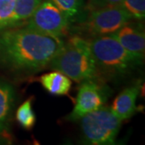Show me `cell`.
<instances>
[{"instance_id": "cell-2", "label": "cell", "mask_w": 145, "mask_h": 145, "mask_svg": "<svg viewBox=\"0 0 145 145\" xmlns=\"http://www.w3.org/2000/svg\"><path fill=\"white\" fill-rule=\"evenodd\" d=\"M48 65L76 82L94 79L99 73L89 40L79 36H72L64 43Z\"/></svg>"}, {"instance_id": "cell-10", "label": "cell", "mask_w": 145, "mask_h": 145, "mask_svg": "<svg viewBox=\"0 0 145 145\" xmlns=\"http://www.w3.org/2000/svg\"><path fill=\"white\" fill-rule=\"evenodd\" d=\"M39 82L48 93L59 96L68 94L72 86L71 79L57 70L43 74Z\"/></svg>"}, {"instance_id": "cell-18", "label": "cell", "mask_w": 145, "mask_h": 145, "mask_svg": "<svg viewBox=\"0 0 145 145\" xmlns=\"http://www.w3.org/2000/svg\"><path fill=\"white\" fill-rule=\"evenodd\" d=\"M12 139L10 134L7 133V131L0 132V144H10Z\"/></svg>"}, {"instance_id": "cell-12", "label": "cell", "mask_w": 145, "mask_h": 145, "mask_svg": "<svg viewBox=\"0 0 145 145\" xmlns=\"http://www.w3.org/2000/svg\"><path fill=\"white\" fill-rule=\"evenodd\" d=\"M15 99V90L10 83L0 80V132L7 131V119Z\"/></svg>"}, {"instance_id": "cell-6", "label": "cell", "mask_w": 145, "mask_h": 145, "mask_svg": "<svg viewBox=\"0 0 145 145\" xmlns=\"http://www.w3.org/2000/svg\"><path fill=\"white\" fill-rule=\"evenodd\" d=\"M25 25L43 35L61 39L70 30L71 22L57 6L48 0L40 3Z\"/></svg>"}, {"instance_id": "cell-11", "label": "cell", "mask_w": 145, "mask_h": 145, "mask_svg": "<svg viewBox=\"0 0 145 145\" xmlns=\"http://www.w3.org/2000/svg\"><path fill=\"white\" fill-rule=\"evenodd\" d=\"M42 0H16L13 14L7 28L20 27L33 14Z\"/></svg>"}, {"instance_id": "cell-4", "label": "cell", "mask_w": 145, "mask_h": 145, "mask_svg": "<svg viewBox=\"0 0 145 145\" xmlns=\"http://www.w3.org/2000/svg\"><path fill=\"white\" fill-rule=\"evenodd\" d=\"M80 120L83 142L93 145L114 144L123 122L107 106L89 112Z\"/></svg>"}, {"instance_id": "cell-8", "label": "cell", "mask_w": 145, "mask_h": 145, "mask_svg": "<svg viewBox=\"0 0 145 145\" xmlns=\"http://www.w3.org/2000/svg\"><path fill=\"white\" fill-rule=\"evenodd\" d=\"M110 35L129 52L144 56L145 33L141 24L129 21Z\"/></svg>"}, {"instance_id": "cell-13", "label": "cell", "mask_w": 145, "mask_h": 145, "mask_svg": "<svg viewBox=\"0 0 145 145\" xmlns=\"http://www.w3.org/2000/svg\"><path fill=\"white\" fill-rule=\"evenodd\" d=\"M67 16L71 23L84 19L83 0H49Z\"/></svg>"}, {"instance_id": "cell-16", "label": "cell", "mask_w": 145, "mask_h": 145, "mask_svg": "<svg viewBox=\"0 0 145 145\" xmlns=\"http://www.w3.org/2000/svg\"><path fill=\"white\" fill-rule=\"evenodd\" d=\"M16 0H0V30L7 27L13 14Z\"/></svg>"}, {"instance_id": "cell-15", "label": "cell", "mask_w": 145, "mask_h": 145, "mask_svg": "<svg viewBox=\"0 0 145 145\" xmlns=\"http://www.w3.org/2000/svg\"><path fill=\"white\" fill-rule=\"evenodd\" d=\"M120 6L132 19L144 20L145 17V0H123Z\"/></svg>"}, {"instance_id": "cell-5", "label": "cell", "mask_w": 145, "mask_h": 145, "mask_svg": "<svg viewBox=\"0 0 145 145\" xmlns=\"http://www.w3.org/2000/svg\"><path fill=\"white\" fill-rule=\"evenodd\" d=\"M131 20L132 18L121 6L107 7L89 10L76 30L92 38L106 36L118 31Z\"/></svg>"}, {"instance_id": "cell-14", "label": "cell", "mask_w": 145, "mask_h": 145, "mask_svg": "<svg viewBox=\"0 0 145 145\" xmlns=\"http://www.w3.org/2000/svg\"><path fill=\"white\" fill-rule=\"evenodd\" d=\"M32 98L27 99L17 109L16 118L19 124L26 130L33 128L36 123V114L31 105Z\"/></svg>"}, {"instance_id": "cell-7", "label": "cell", "mask_w": 145, "mask_h": 145, "mask_svg": "<svg viewBox=\"0 0 145 145\" xmlns=\"http://www.w3.org/2000/svg\"><path fill=\"white\" fill-rule=\"evenodd\" d=\"M72 112L67 116L69 121H78L84 115L103 106L107 99V90L102 84L92 80L81 82Z\"/></svg>"}, {"instance_id": "cell-3", "label": "cell", "mask_w": 145, "mask_h": 145, "mask_svg": "<svg viewBox=\"0 0 145 145\" xmlns=\"http://www.w3.org/2000/svg\"><path fill=\"white\" fill-rule=\"evenodd\" d=\"M99 72L109 75H124L143 63L144 56L129 52L110 35L93 37L89 40Z\"/></svg>"}, {"instance_id": "cell-17", "label": "cell", "mask_w": 145, "mask_h": 145, "mask_svg": "<svg viewBox=\"0 0 145 145\" xmlns=\"http://www.w3.org/2000/svg\"><path fill=\"white\" fill-rule=\"evenodd\" d=\"M123 0H88L86 9L89 11L107 7L120 6Z\"/></svg>"}, {"instance_id": "cell-9", "label": "cell", "mask_w": 145, "mask_h": 145, "mask_svg": "<svg viewBox=\"0 0 145 145\" xmlns=\"http://www.w3.org/2000/svg\"><path fill=\"white\" fill-rule=\"evenodd\" d=\"M140 90V83H135L124 89L114 100L110 109L122 121L131 118L135 112V103Z\"/></svg>"}, {"instance_id": "cell-1", "label": "cell", "mask_w": 145, "mask_h": 145, "mask_svg": "<svg viewBox=\"0 0 145 145\" xmlns=\"http://www.w3.org/2000/svg\"><path fill=\"white\" fill-rule=\"evenodd\" d=\"M63 45L61 39L27 27L7 28L0 36V58L18 73H34L46 67Z\"/></svg>"}]
</instances>
